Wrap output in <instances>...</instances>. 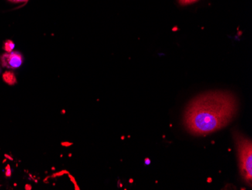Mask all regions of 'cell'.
I'll list each match as a JSON object with an SVG mask.
<instances>
[{
	"mask_svg": "<svg viewBox=\"0 0 252 190\" xmlns=\"http://www.w3.org/2000/svg\"><path fill=\"white\" fill-rule=\"evenodd\" d=\"M237 111V99L230 92L202 93L188 105L184 124L192 135H207L230 124Z\"/></svg>",
	"mask_w": 252,
	"mask_h": 190,
	"instance_id": "obj_1",
	"label": "cell"
},
{
	"mask_svg": "<svg viewBox=\"0 0 252 190\" xmlns=\"http://www.w3.org/2000/svg\"><path fill=\"white\" fill-rule=\"evenodd\" d=\"M235 143L237 149L240 174L246 184L252 187V145L251 139L239 132L234 133Z\"/></svg>",
	"mask_w": 252,
	"mask_h": 190,
	"instance_id": "obj_2",
	"label": "cell"
},
{
	"mask_svg": "<svg viewBox=\"0 0 252 190\" xmlns=\"http://www.w3.org/2000/svg\"><path fill=\"white\" fill-rule=\"evenodd\" d=\"M2 67L7 69H16L20 68L24 62L22 55L18 52H11L5 54L0 58Z\"/></svg>",
	"mask_w": 252,
	"mask_h": 190,
	"instance_id": "obj_3",
	"label": "cell"
},
{
	"mask_svg": "<svg viewBox=\"0 0 252 190\" xmlns=\"http://www.w3.org/2000/svg\"><path fill=\"white\" fill-rule=\"evenodd\" d=\"M2 78L5 83L10 86H13L15 83H17V79L15 75H14L13 72H5L2 75Z\"/></svg>",
	"mask_w": 252,
	"mask_h": 190,
	"instance_id": "obj_4",
	"label": "cell"
},
{
	"mask_svg": "<svg viewBox=\"0 0 252 190\" xmlns=\"http://www.w3.org/2000/svg\"><path fill=\"white\" fill-rule=\"evenodd\" d=\"M14 49H15V43L13 41H5L3 46V49L5 52L9 53V52H13Z\"/></svg>",
	"mask_w": 252,
	"mask_h": 190,
	"instance_id": "obj_5",
	"label": "cell"
},
{
	"mask_svg": "<svg viewBox=\"0 0 252 190\" xmlns=\"http://www.w3.org/2000/svg\"><path fill=\"white\" fill-rule=\"evenodd\" d=\"M196 1L198 0H179V2L181 5H189V4L196 2Z\"/></svg>",
	"mask_w": 252,
	"mask_h": 190,
	"instance_id": "obj_6",
	"label": "cell"
},
{
	"mask_svg": "<svg viewBox=\"0 0 252 190\" xmlns=\"http://www.w3.org/2000/svg\"><path fill=\"white\" fill-rule=\"evenodd\" d=\"M5 176L6 177H9L11 175V168H10V165L9 164H8L7 165L6 168H5Z\"/></svg>",
	"mask_w": 252,
	"mask_h": 190,
	"instance_id": "obj_7",
	"label": "cell"
},
{
	"mask_svg": "<svg viewBox=\"0 0 252 190\" xmlns=\"http://www.w3.org/2000/svg\"><path fill=\"white\" fill-rule=\"evenodd\" d=\"M10 2H15V3H19V2H23V3H26L29 0H8Z\"/></svg>",
	"mask_w": 252,
	"mask_h": 190,
	"instance_id": "obj_8",
	"label": "cell"
},
{
	"mask_svg": "<svg viewBox=\"0 0 252 190\" xmlns=\"http://www.w3.org/2000/svg\"><path fill=\"white\" fill-rule=\"evenodd\" d=\"M72 144H73V143H68V142H63V143H62V146L65 147H70Z\"/></svg>",
	"mask_w": 252,
	"mask_h": 190,
	"instance_id": "obj_9",
	"label": "cell"
},
{
	"mask_svg": "<svg viewBox=\"0 0 252 190\" xmlns=\"http://www.w3.org/2000/svg\"><path fill=\"white\" fill-rule=\"evenodd\" d=\"M25 189L26 190H31V186L26 185L25 186Z\"/></svg>",
	"mask_w": 252,
	"mask_h": 190,
	"instance_id": "obj_10",
	"label": "cell"
},
{
	"mask_svg": "<svg viewBox=\"0 0 252 190\" xmlns=\"http://www.w3.org/2000/svg\"><path fill=\"white\" fill-rule=\"evenodd\" d=\"M0 72H1V70H0Z\"/></svg>",
	"mask_w": 252,
	"mask_h": 190,
	"instance_id": "obj_11",
	"label": "cell"
}]
</instances>
